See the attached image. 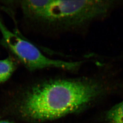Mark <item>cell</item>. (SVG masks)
<instances>
[{"label": "cell", "mask_w": 123, "mask_h": 123, "mask_svg": "<svg viewBox=\"0 0 123 123\" xmlns=\"http://www.w3.org/2000/svg\"><path fill=\"white\" fill-rule=\"evenodd\" d=\"M110 84L95 77L41 81L27 89L21 109L25 115L33 120L57 119L88 105L107 92Z\"/></svg>", "instance_id": "cell-1"}, {"label": "cell", "mask_w": 123, "mask_h": 123, "mask_svg": "<svg viewBox=\"0 0 123 123\" xmlns=\"http://www.w3.org/2000/svg\"><path fill=\"white\" fill-rule=\"evenodd\" d=\"M116 6L113 0H50L46 22L77 27L105 16Z\"/></svg>", "instance_id": "cell-2"}, {"label": "cell", "mask_w": 123, "mask_h": 123, "mask_svg": "<svg viewBox=\"0 0 123 123\" xmlns=\"http://www.w3.org/2000/svg\"><path fill=\"white\" fill-rule=\"evenodd\" d=\"M0 31L8 49L30 70L56 68L74 71L82 65V62L66 61L46 57L34 44L10 31L0 18Z\"/></svg>", "instance_id": "cell-3"}, {"label": "cell", "mask_w": 123, "mask_h": 123, "mask_svg": "<svg viewBox=\"0 0 123 123\" xmlns=\"http://www.w3.org/2000/svg\"><path fill=\"white\" fill-rule=\"evenodd\" d=\"M17 63L11 57L0 60V84L7 81L17 68Z\"/></svg>", "instance_id": "cell-4"}, {"label": "cell", "mask_w": 123, "mask_h": 123, "mask_svg": "<svg viewBox=\"0 0 123 123\" xmlns=\"http://www.w3.org/2000/svg\"><path fill=\"white\" fill-rule=\"evenodd\" d=\"M110 123H123V101L113 107L107 114Z\"/></svg>", "instance_id": "cell-5"}, {"label": "cell", "mask_w": 123, "mask_h": 123, "mask_svg": "<svg viewBox=\"0 0 123 123\" xmlns=\"http://www.w3.org/2000/svg\"><path fill=\"white\" fill-rule=\"evenodd\" d=\"M0 123H12L11 122H9L8 121H5V120H3V121H0Z\"/></svg>", "instance_id": "cell-6"}]
</instances>
